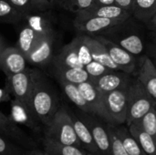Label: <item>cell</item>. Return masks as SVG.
<instances>
[{"mask_svg": "<svg viewBox=\"0 0 156 155\" xmlns=\"http://www.w3.org/2000/svg\"><path fill=\"white\" fill-rule=\"evenodd\" d=\"M155 108H156V105H155Z\"/></svg>", "mask_w": 156, "mask_h": 155, "instance_id": "obj_47", "label": "cell"}, {"mask_svg": "<svg viewBox=\"0 0 156 155\" xmlns=\"http://www.w3.org/2000/svg\"><path fill=\"white\" fill-rule=\"evenodd\" d=\"M86 155H101V154H97V153H87Z\"/></svg>", "mask_w": 156, "mask_h": 155, "instance_id": "obj_45", "label": "cell"}, {"mask_svg": "<svg viewBox=\"0 0 156 155\" xmlns=\"http://www.w3.org/2000/svg\"><path fill=\"white\" fill-rule=\"evenodd\" d=\"M0 135L25 149L33 150L36 148L35 142L17 126L16 122H14L11 119V117H6L1 111H0Z\"/></svg>", "mask_w": 156, "mask_h": 155, "instance_id": "obj_11", "label": "cell"}, {"mask_svg": "<svg viewBox=\"0 0 156 155\" xmlns=\"http://www.w3.org/2000/svg\"><path fill=\"white\" fill-rule=\"evenodd\" d=\"M155 105L154 99L148 93L144 85L136 78H133L127 93L126 126L141 120Z\"/></svg>", "mask_w": 156, "mask_h": 155, "instance_id": "obj_4", "label": "cell"}, {"mask_svg": "<svg viewBox=\"0 0 156 155\" xmlns=\"http://www.w3.org/2000/svg\"><path fill=\"white\" fill-rule=\"evenodd\" d=\"M107 49L112 61L119 67L120 70L130 75H135L141 58L134 56L116 43L107 39L102 36H93Z\"/></svg>", "mask_w": 156, "mask_h": 155, "instance_id": "obj_6", "label": "cell"}, {"mask_svg": "<svg viewBox=\"0 0 156 155\" xmlns=\"http://www.w3.org/2000/svg\"><path fill=\"white\" fill-rule=\"evenodd\" d=\"M143 25L132 16L101 35L96 36H102L121 46L131 54L139 57L145 52L146 48Z\"/></svg>", "mask_w": 156, "mask_h": 155, "instance_id": "obj_2", "label": "cell"}, {"mask_svg": "<svg viewBox=\"0 0 156 155\" xmlns=\"http://www.w3.org/2000/svg\"><path fill=\"white\" fill-rule=\"evenodd\" d=\"M44 151L49 155H86V153L80 147L73 145H64L53 142L44 137Z\"/></svg>", "mask_w": 156, "mask_h": 155, "instance_id": "obj_28", "label": "cell"}, {"mask_svg": "<svg viewBox=\"0 0 156 155\" xmlns=\"http://www.w3.org/2000/svg\"><path fill=\"white\" fill-rule=\"evenodd\" d=\"M17 11H19L24 17L27 15L39 11L37 6L36 5L34 0H7Z\"/></svg>", "mask_w": 156, "mask_h": 155, "instance_id": "obj_35", "label": "cell"}, {"mask_svg": "<svg viewBox=\"0 0 156 155\" xmlns=\"http://www.w3.org/2000/svg\"><path fill=\"white\" fill-rule=\"evenodd\" d=\"M107 129L109 132L110 142H111L110 155H130L127 153V151L124 149L120 138L116 134L115 130H114V125L107 123Z\"/></svg>", "mask_w": 156, "mask_h": 155, "instance_id": "obj_32", "label": "cell"}, {"mask_svg": "<svg viewBox=\"0 0 156 155\" xmlns=\"http://www.w3.org/2000/svg\"><path fill=\"white\" fill-rule=\"evenodd\" d=\"M11 119L16 123H22L27 127L30 128L35 132H38V121L35 118L30 109L20 102L19 100L14 99L11 100Z\"/></svg>", "mask_w": 156, "mask_h": 155, "instance_id": "obj_20", "label": "cell"}, {"mask_svg": "<svg viewBox=\"0 0 156 155\" xmlns=\"http://www.w3.org/2000/svg\"><path fill=\"white\" fill-rule=\"evenodd\" d=\"M44 137L60 144L81 148L73 127L69 108L64 104H60L50 122L45 127Z\"/></svg>", "mask_w": 156, "mask_h": 155, "instance_id": "obj_3", "label": "cell"}, {"mask_svg": "<svg viewBox=\"0 0 156 155\" xmlns=\"http://www.w3.org/2000/svg\"><path fill=\"white\" fill-rule=\"evenodd\" d=\"M53 72L58 80L80 84L90 80V76L84 68H69L53 65Z\"/></svg>", "mask_w": 156, "mask_h": 155, "instance_id": "obj_21", "label": "cell"}, {"mask_svg": "<svg viewBox=\"0 0 156 155\" xmlns=\"http://www.w3.org/2000/svg\"><path fill=\"white\" fill-rule=\"evenodd\" d=\"M10 100V93L5 88L1 89L0 88V102L3 101H7Z\"/></svg>", "mask_w": 156, "mask_h": 155, "instance_id": "obj_41", "label": "cell"}, {"mask_svg": "<svg viewBox=\"0 0 156 155\" xmlns=\"http://www.w3.org/2000/svg\"><path fill=\"white\" fill-rule=\"evenodd\" d=\"M153 61H154V65H155V67H156V60L155 59H153Z\"/></svg>", "mask_w": 156, "mask_h": 155, "instance_id": "obj_46", "label": "cell"}, {"mask_svg": "<svg viewBox=\"0 0 156 155\" xmlns=\"http://www.w3.org/2000/svg\"><path fill=\"white\" fill-rule=\"evenodd\" d=\"M39 37H40L30 26L25 24L20 29L18 40H17L16 47L19 48V50L25 55L27 58V55L35 47Z\"/></svg>", "mask_w": 156, "mask_h": 155, "instance_id": "obj_27", "label": "cell"}, {"mask_svg": "<svg viewBox=\"0 0 156 155\" xmlns=\"http://www.w3.org/2000/svg\"><path fill=\"white\" fill-rule=\"evenodd\" d=\"M25 17L7 0H0V22L6 24H18Z\"/></svg>", "mask_w": 156, "mask_h": 155, "instance_id": "obj_29", "label": "cell"}, {"mask_svg": "<svg viewBox=\"0 0 156 155\" xmlns=\"http://www.w3.org/2000/svg\"><path fill=\"white\" fill-rule=\"evenodd\" d=\"M51 10L36 11L27 15L24 21L30 26L39 37L47 35L48 33L55 32L53 27V20L50 14Z\"/></svg>", "mask_w": 156, "mask_h": 155, "instance_id": "obj_16", "label": "cell"}, {"mask_svg": "<svg viewBox=\"0 0 156 155\" xmlns=\"http://www.w3.org/2000/svg\"><path fill=\"white\" fill-rule=\"evenodd\" d=\"M27 62L25 55L16 47H5L0 53V69L5 77L26 69Z\"/></svg>", "mask_w": 156, "mask_h": 155, "instance_id": "obj_13", "label": "cell"}, {"mask_svg": "<svg viewBox=\"0 0 156 155\" xmlns=\"http://www.w3.org/2000/svg\"><path fill=\"white\" fill-rule=\"evenodd\" d=\"M95 5H115V0H94Z\"/></svg>", "mask_w": 156, "mask_h": 155, "instance_id": "obj_42", "label": "cell"}, {"mask_svg": "<svg viewBox=\"0 0 156 155\" xmlns=\"http://www.w3.org/2000/svg\"><path fill=\"white\" fill-rule=\"evenodd\" d=\"M122 21L109 19L100 16H90L77 14L73 21V26L80 34H87L91 36L101 35L102 32L117 25Z\"/></svg>", "mask_w": 156, "mask_h": 155, "instance_id": "obj_9", "label": "cell"}, {"mask_svg": "<svg viewBox=\"0 0 156 155\" xmlns=\"http://www.w3.org/2000/svg\"><path fill=\"white\" fill-rule=\"evenodd\" d=\"M149 32L152 42L156 44V14L144 25Z\"/></svg>", "mask_w": 156, "mask_h": 155, "instance_id": "obj_38", "label": "cell"}, {"mask_svg": "<svg viewBox=\"0 0 156 155\" xmlns=\"http://www.w3.org/2000/svg\"><path fill=\"white\" fill-rule=\"evenodd\" d=\"M74 39L76 41V47H77L79 59L83 66H86L88 63H90L92 60L90 51L88 46L86 45V43L84 42L81 34L79 33V35L76 36L74 37Z\"/></svg>", "mask_w": 156, "mask_h": 155, "instance_id": "obj_33", "label": "cell"}, {"mask_svg": "<svg viewBox=\"0 0 156 155\" xmlns=\"http://www.w3.org/2000/svg\"><path fill=\"white\" fill-rule=\"evenodd\" d=\"M69 111L71 116L73 127H74L76 135L80 143L81 148L86 150L88 153L100 154L99 150H98V148L94 143V140L92 138L91 132H90V129L88 128V126L86 125V123L78 116L77 113L73 112L69 109Z\"/></svg>", "mask_w": 156, "mask_h": 155, "instance_id": "obj_18", "label": "cell"}, {"mask_svg": "<svg viewBox=\"0 0 156 155\" xmlns=\"http://www.w3.org/2000/svg\"><path fill=\"white\" fill-rule=\"evenodd\" d=\"M81 36H82L84 42L86 43V45L88 46L90 51L92 60L100 62L112 70H120L119 67L111 58L105 47L96 37H94L91 35H87V34H81Z\"/></svg>", "mask_w": 156, "mask_h": 155, "instance_id": "obj_17", "label": "cell"}, {"mask_svg": "<svg viewBox=\"0 0 156 155\" xmlns=\"http://www.w3.org/2000/svg\"><path fill=\"white\" fill-rule=\"evenodd\" d=\"M132 75L122 70H111L100 77L90 78V82L101 92L108 93L116 90L125 89L130 86Z\"/></svg>", "mask_w": 156, "mask_h": 155, "instance_id": "obj_10", "label": "cell"}, {"mask_svg": "<svg viewBox=\"0 0 156 155\" xmlns=\"http://www.w3.org/2000/svg\"><path fill=\"white\" fill-rule=\"evenodd\" d=\"M5 48V45H4V43H3V40H2V38L0 37V53H1V51L3 50V48Z\"/></svg>", "mask_w": 156, "mask_h": 155, "instance_id": "obj_44", "label": "cell"}, {"mask_svg": "<svg viewBox=\"0 0 156 155\" xmlns=\"http://www.w3.org/2000/svg\"><path fill=\"white\" fill-rule=\"evenodd\" d=\"M77 86L84 100L89 104L91 113L100 117L106 122L107 116L104 109L102 93L90 81H85L78 84Z\"/></svg>", "mask_w": 156, "mask_h": 155, "instance_id": "obj_14", "label": "cell"}, {"mask_svg": "<svg viewBox=\"0 0 156 155\" xmlns=\"http://www.w3.org/2000/svg\"><path fill=\"white\" fill-rule=\"evenodd\" d=\"M136 79L144 85L148 93L156 101V67L153 59L146 54L141 57Z\"/></svg>", "mask_w": 156, "mask_h": 155, "instance_id": "obj_15", "label": "cell"}, {"mask_svg": "<svg viewBox=\"0 0 156 155\" xmlns=\"http://www.w3.org/2000/svg\"><path fill=\"white\" fill-rule=\"evenodd\" d=\"M137 122L140 127L146 132L148 134H150L156 141V108L155 106L150 110L141 120H139Z\"/></svg>", "mask_w": 156, "mask_h": 155, "instance_id": "obj_30", "label": "cell"}, {"mask_svg": "<svg viewBox=\"0 0 156 155\" xmlns=\"http://www.w3.org/2000/svg\"><path fill=\"white\" fill-rule=\"evenodd\" d=\"M31 73L33 85L29 99V109L38 122L46 127L61 103L58 91L48 78L39 69H31Z\"/></svg>", "mask_w": 156, "mask_h": 155, "instance_id": "obj_1", "label": "cell"}, {"mask_svg": "<svg viewBox=\"0 0 156 155\" xmlns=\"http://www.w3.org/2000/svg\"><path fill=\"white\" fill-rule=\"evenodd\" d=\"M78 14L90 16H100L105 17L113 20L123 21L132 16V13L117 5H94L93 7L81 11ZM77 15V14H76Z\"/></svg>", "mask_w": 156, "mask_h": 155, "instance_id": "obj_19", "label": "cell"}, {"mask_svg": "<svg viewBox=\"0 0 156 155\" xmlns=\"http://www.w3.org/2000/svg\"><path fill=\"white\" fill-rule=\"evenodd\" d=\"M55 32L41 36L27 57V61L37 67H43L52 61Z\"/></svg>", "mask_w": 156, "mask_h": 155, "instance_id": "obj_12", "label": "cell"}, {"mask_svg": "<svg viewBox=\"0 0 156 155\" xmlns=\"http://www.w3.org/2000/svg\"><path fill=\"white\" fill-rule=\"evenodd\" d=\"M128 88L116 90L108 93H102L107 123L115 126L125 123L127 116Z\"/></svg>", "mask_w": 156, "mask_h": 155, "instance_id": "obj_5", "label": "cell"}, {"mask_svg": "<svg viewBox=\"0 0 156 155\" xmlns=\"http://www.w3.org/2000/svg\"><path fill=\"white\" fill-rule=\"evenodd\" d=\"M84 69H86V71L89 73V75L91 78H97L100 77L112 69L107 68L106 66L102 65L100 62H97L95 60H91L90 63H88L86 66H84Z\"/></svg>", "mask_w": 156, "mask_h": 155, "instance_id": "obj_36", "label": "cell"}, {"mask_svg": "<svg viewBox=\"0 0 156 155\" xmlns=\"http://www.w3.org/2000/svg\"><path fill=\"white\" fill-rule=\"evenodd\" d=\"M26 155H49L45 151H39V150H36V149H33V150H27L26 151Z\"/></svg>", "mask_w": 156, "mask_h": 155, "instance_id": "obj_43", "label": "cell"}, {"mask_svg": "<svg viewBox=\"0 0 156 155\" xmlns=\"http://www.w3.org/2000/svg\"><path fill=\"white\" fill-rule=\"evenodd\" d=\"M156 14V0H133L132 16L145 25Z\"/></svg>", "mask_w": 156, "mask_h": 155, "instance_id": "obj_23", "label": "cell"}, {"mask_svg": "<svg viewBox=\"0 0 156 155\" xmlns=\"http://www.w3.org/2000/svg\"><path fill=\"white\" fill-rule=\"evenodd\" d=\"M145 52L146 55L148 57H150L152 59H155L156 60V44L154 42H150L148 44H146V48H145Z\"/></svg>", "mask_w": 156, "mask_h": 155, "instance_id": "obj_39", "label": "cell"}, {"mask_svg": "<svg viewBox=\"0 0 156 155\" xmlns=\"http://www.w3.org/2000/svg\"><path fill=\"white\" fill-rule=\"evenodd\" d=\"M63 92L67 96V98L81 111L91 113V110L87 103V101L84 100L83 96L81 95L78 86L73 83L66 82L63 80H58ZM92 114V113H91Z\"/></svg>", "mask_w": 156, "mask_h": 155, "instance_id": "obj_25", "label": "cell"}, {"mask_svg": "<svg viewBox=\"0 0 156 155\" xmlns=\"http://www.w3.org/2000/svg\"><path fill=\"white\" fill-rule=\"evenodd\" d=\"M133 0H115V5L130 11L132 13V7H133Z\"/></svg>", "mask_w": 156, "mask_h": 155, "instance_id": "obj_40", "label": "cell"}, {"mask_svg": "<svg viewBox=\"0 0 156 155\" xmlns=\"http://www.w3.org/2000/svg\"><path fill=\"white\" fill-rule=\"evenodd\" d=\"M39 11L51 10L56 7H60V0H34Z\"/></svg>", "mask_w": 156, "mask_h": 155, "instance_id": "obj_37", "label": "cell"}, {"mask_svg": "<svg viewBox=\"0 0 156 155\" xmlns=\"http://www.w3.org/2000/svg\"><path fill=\"white\" fill-rule=\"evenodd\" d=\"M32 73L31 69L27 68L23 71L6 77L5 89L15 99L24 103L29 108V99L32 90Z\"/></svg>", "mask_w": 156, "mask_h": 155, "instance_id": "obj_8", "label": "cell"}, {"mask_svg": "<svg viewBox=\"0 0 156 155\" xmlns=\"http://www.w3.org/2000/svg\"><path fill=\"white\" fill-rule=\"evenodd\" d=\"M52 63L55 66H63L69 68H84L80 63L78 56L76 41L73 38L72 41L62 48L60 52L53 57Z\"/></svg>", "mask_w": 156, "mask_h": 155, "instance_id": "obj_22", "label": "cell"}, {"mask_svg": "<svg viewBox=\"0 0 156 155\" xmlns=\"http://www.w3.org/2000/svg\"><path fill=\"white\" fill-rule=\"evenodd\" d=\"M77 114L90 129L100 154L110 155L111 142L109 132L107 129V123L100 117L91 113L79 111Z\"/></svg>", "mask_w": 156, "mask_h": 155, "instance_id": "obj_7", "label": "cell"}, {"mask_svg": "<svg viewBox=\"0 0 156 155\" xmlns=\"http://www.w3.org/2000/svg\"><path fill=\"white\" fill-rule=\"evenodd\" d=\"M127 127L146 154L156 155V141L150 134L144 132L137 122H133Z\"/></svg>", "mask_w": 156, "mask_h": 155, "instance_id": "obj_24", "label": "cell"}, {"mask_svg": "<svg viewBox=\"0 0 156 155\" xmlns=\"http://www.w3.org/2000/svg\"><path fill=\"white\" fill-rule=\"evenodd\" d=\"M0 155H26L21 146L0 135Z\"/></svg>", "mask_w": 156, "mask_h": 155, "instance_id": "obj_34", "label": "cell"}, {"mask_svg": "<svg viewBox=\"0 0 156 155\" xmlns=\"http://www.w3.org/2000/svg\"><path fill=\"white\" fill-rule=\"evenodd\" d=\"M95 5L94 0H60V7L78 14Z\"/></svg>", "mask_w": 156, "mask_h": 155, "instance_id": "obj_31", "label": "cell"}, {"mask_svg": "<svg viewBox=\"0 0 156 155\" xmlns=\"http://www.w3.org/2000/svg\"><path fill=\"white\" fill-rule=\"evenodd\" d=\"M114 130L118 137L120 138L124 149L130 155H147L136 139L131 134L127 126L114 125Z\"/></svg>", "mask_w": 156, "mask_h": 155, "instance_id": "obj_26", "label": "cell"}]
</instances>
